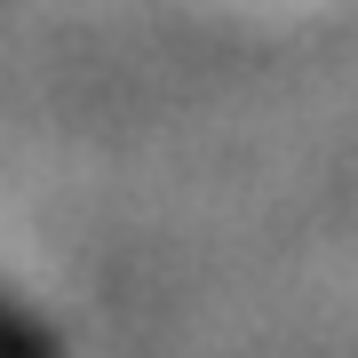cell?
<instances>
[{"label":"cell","mask_w":358,"mask_h":358,"mask_svg":"<svg viewBox=\"0 0 358 358\" xmlns=\"http://www.w3.org/2000/svg\"><path fill=\"white\" fill-rule=\"evenodd\" d=\"M0 358H56V343L8 303V294H0Z\"/></svg>","instance_id":"1"}]
</instances>
